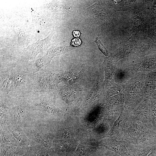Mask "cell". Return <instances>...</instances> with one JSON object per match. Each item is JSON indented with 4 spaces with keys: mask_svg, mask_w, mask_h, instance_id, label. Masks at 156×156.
Wrapping results in <instances>:
<instances>
[{
    "mask_svg": "<svg viewBox=\"0 0 156 156\" xmlns=\"http://www.w3.org/2000/svg\"><path fill=\"white\" fill-rule=\"evenodd\" d=\"M156 147V145H150L139 148L135 156H147Z\"/></svg>",
    "mask_w": 156,
    "mask_h": 156,
    "instance_id": "f1b7e54d",
    "label": "cell"
},
{
    "mask_svg": "<svg viewBox=\"0 0 156 156\" xmlns=\"http://www.w3.org/2000/svg\"><path fill=\"white\" fill-rule=\"evenodd\" d=\"M147 72L136 73L130 79L121 84L125 96L124 107L126 111L132 112L145 99L143 90Z\"/></svg>",
    "mask_w": 156,
    "mask_h": 156,
    "instance_id": "6da1fadb",
    "label": "cell"
},
{
    "mask_svg": "<svg viewBox=\"0 0 156 156\" xmlns=\"http://www.w3.org/2000/svg\"><path fill=\"white\" fill-rule=\"evenodd\" d=\"M65 154L66 155L65 156H78L75 154H73L71 153H67Z\"/></svg>",
    "mask_w": 156,
    "mask_h": 156,
    "instance_id": "8d00e7d4",
    "label": "cell"
},
{
    "mask_svg": "<svg viewBox=\"0 0 156 156\" xmlns=\"http://www.w3.org/2000/svg\"><path fill=\"white\" fill-rule=\"evenodd\" d=\"M133 56L134 60L126 67L132 73L149 72L156 70V53L140 58Z\"/></svg>",
    "mask_w": 156,
    "mask_h": 156,
    "instance_id": "8992f818",
    "label": "cell"
},
{
    "mask_svg": "<svg viewBox=\"0 0 156 156\" xmlns=\"http://www.w3.org/2000/svg\"><path fill=\"white\" fill-rule=\"evenodd\" d=\"M132 10L133 23L130 32L133 37L140 36L147 29L148 22L147 15L142 7L136 4V2Z\"/></svg>",
    "mask_w": 156,
    "mask_h": 156,
    "instance_id": "5b68a950",
    "label": "cell"
},
{
    "mask_svg": "<svg viewBox=\"0 0 156 156\" xmlns=\"http://www.w3.org/2000/svg\"><path fill=\"white\" fill-rule=\"evenodd\" d=\"M135 117L144 125L151 129H154L151 119L150 99H145L132 111Z\"/></svg>",
    "mask_w": 156,
    "mask_h": 156,
    "instance_id": "9c48e42d",
    "label": "cell"
},
{
    "mask_svg": "<svg viewBox=\"0 0 156 156\" xmlns=\"http://www.w3.org/2000/svg\"><path fill=\"white\" fill-rule=\"evenodd\" d=\"M10 108L3 102L0 103V119H4L8 116Z\"/></svg>",
    "mask_w": 156,
    "mask_h": 156,
    "instance_id": "1f68e13d",
    "label": "cell"
},
{
    "mask_svg": "<svg viewBox=\"0 0 156 156\" xmlns=\"http://www.w3.org/2000/svg\"><path fill=\"white\" fill-rule=\"evenodd\" d=\"M31 86L34 92L39 94H45L49 91L45 73L41 71L33 74L31 78Z\"/></svg>",
    "mask_w": 156,
    "mask_h": 156,
    "instance_id": "4fadbf2b",
    "label": "cell"
},
{
    "mask_svg": "<svg viewBox=\"0 0 156 156\" xmlns=\"http://www.w3.org/2000/svg\"><path fill=\"white\" fill-rule=\"evenodd\" d=\"M32 148L34 156H57L51 148H48L40 145Z\"/></svg>",
    "mask_w": 156,
    "mask_h": 156,
    "instance_id": "603a6c76",
    "label": "cell"
},
{
    "mask_svg": "<svg viewBox=\"0 0 156 156\" xmlns=\"http://www.w3.org/2000/svg\"><path fill=\"white\" fill-rule=\"evenodd\" d=\"M150 1L151 4L147 15L148 25L156 24V0Z\"/></svg>",
    "mask_w": 156,
    "mask_h": 156,
    "instance_id": "4316f807",
    "label": "cell"
},
{
    "mask_svg": "<svg viewBox=\"0 0 156 156\" xmlns=\"http://www.w3.org/2000/svg\"><path fill=\"white\" fill-rule=\"evenodd\" d=\"M156 53V44L143 35L135 40V52L133 55L138 58Z\"/></svg>",
    "mask_w": 156,
    "mask_h": 156,
    "instance_id": "ba28073f",
    "label": "cell"
},
{
    "mask_svg": "<svg viewBox=\"0 0 156 156\" xmlns=\"http://www.w3.org/2000/svg\"><path fill=\"white\" fill-rule=\"evenodd\" d=\"M1 125V144L19 145L7 127H6L5 124L2 123Z\"/></svg>",
    "mask_w": 156,
    "mask_h": 156,
    "instance_id": "ffe728a7",
    "label": "cell"
},
{
    "mask_svg": "<svg viewBox=\"0 0 156 156\" xmlns=\"http://www.w3.org/2000/svg\"><path fill=\"white\" fill-rule=\"evenodd\" d=\"M151 119L154 129L156 131V96L150 99Z\"/></svg>",
    "mask_w": 156,
    "mask_h": 156,
    "instance_id": "83f0119b",
    "label": "cell"
},
{
    "mask_svg": "<svg viewBox=\"0 0 156 156\" xmlns=\"http://www.w3.org/2000/svg\"><path fill=\"white\" fill-rule=\"evenodd\" d=\"M40 95V97L35 105L36 108L38 110L45 114L50 115L59 116L63 114V112L56 107L45 97V94Z\"/></svg>",
    "mask_w": 156,
    "mask_h": 156,
    "instance_id": "8fae6325",
    "label": "cell"
},
{
    "mask_svg": "<svg viewBox=\"0 0 156 156\" xmlns=\"http://www.w3.org/2000/svg\"><path fill=\"white\" fill-rule=\"evenodd\" d=\"M107 87L106 95L108 96L116 95L122 92V87L120 84H119L111 81L106 84Z\"/></svg>",
    "mask_w": 156,
    "mask_h": 156,
    "instance_id": "cb8c5ba5",
    "label": "cell"
},
{
    "mask_svg": "<svg viewBox=\"0 0 156 156\" xmlns=\"http://www.w3.org/2000/svg\"><path fill=\"white\" fill-rule=\"evenodd\" d=\"M116 65L110 61L105 60V77L106 84L111 81L114 75Z\"/></svg>",
    "mask_w": 156,
    "mask_h": 156,
    "instance_id": "d4e9b609",
    "label": "cell"
},
{
    "mask_svg": "<svg viewBox=\"0 0 156 156\" xmlns=\"http://www.w3.org/2000/svg\"><path fill=\"white\" fill-rule=\"evenodd\" d=\"M135 40H130L123 44L112 52H110L109 56L105 58L115 65L121 59L134 54L135 52Z\"/></svg>",
    "mask_w": 156,
    "mask_h": 156,
    "instance_id": "52a82bcc",
    "label": "cell"
},
{
    "mask_svg": "<svg viewBox=\"0 0 156 156\" xmlns=\"http://www.w3.org/2000/svg\"><path fill=\"white\" fill-rule=\"evenodd\" d=\"M142 35L149 38L156 44V24L147 29Z\"/></svg>",
    "mask_w": 156,
    "mask_h": 156,
    "instance_id": "4dcf8cb0",
    "label": "cell"
},
{
    "mask_svg": "<svg viewBox=\"0 0 156 156\" xmlns=\"http://www.w3.org/2000/svg\"><path fill=\"white\" fill-rule=\"evenodd\" d=\"M52 58L47 55L34 60L29 65V72L32 74L44 71L50 64Z\"/></svg>",
    "mask_w": 156,
    "mask_h": 156,
    "instance_id": "e0dca14e",
    "label": "cell"
},
{
    "mask_svg": "<svg viewBox=\"0 0 156 156\" xmlns=\"http://www.w3.org/2000/svg\"><path fill=\"white\" fill-rule=\"evenodd\" d=\"M130 112L126 111L123 107L118 118L114 121L110 129L103 138L111 137L117 139Z\"/></svg>",
    "mask_w": 156,
    "mask_h": 156,
    "instance_id": "9a60e30c",
    "label": "cell"
},
{
    "mask_svg": "<svg viewBox=\"0 0 156 156\" xmlns=\"http://www.w3.org/2000/svg\"><path fill=\"white\" fill-rule=\"evenodd\" d=\"M99 143L102 146L121 156H135L139 148L127 142L111 137L105 138Z\"/></svg>",
    "mask_w": 156,
    "mask_h": 156,
    "instance_id": "277c9868",
    "label": "cell"
},
{
    "mask_svg": "<svg viewBox=\"0 0 156 156\" xmlns=\"http://www.w3.org/2000/svg\"><path fill=\"white\" fill-rule=\"evenodd\" d=\"M143 94L145 99L156 96V71L148 72L143 88Z\"/></svg>",
    "mask_w": 156,
    "mask_h": 156,
    "instance_id": "5bb4252c",
    "label": "cell"
},
{
    "mask_svg": "<svg viewBox=\"0 0 156 156\" xmlns=\"http://www.w3.org/2000/svg\"><path fill=\"white\" fill-rule=\"evenodd\" d=\"M149 129L138 120L132 112H130L117 139L125 141L138 148L141 138Z\"/></svg>",
    "mask_w": 156,
    "mask_h": 156,
    "instance_id": "7a4b0ae2",
    "label": "cell"
},
{
    "mask_svg": "<svg viewBox=\"0 0 156 156\" xmlns=\"http://www.w3.org/2000/svg\"><path fill=\"white\" fill-rule=\"evenodd\" d=\"M27 75V73L16 71L1 73V92L8 94L20 90L28 79Z\"/></svg>",
    "mask_w": 156,
    "mask_h": 156,
    "instance_id": "3957f363",
    "label": "cell"
},
{
    "mask_svg": "<svg viewBox=\"0 0 156 156\" xmlns=\"http://www.w3.org/2000/svg\"><path fill=\"white\" fill-rule=\"evenodd\" d=\"M27 108V105L24 103L10 108L8 116L17 125H20L26 114Z\"/></svg>",
    "mask_w": 156,
    "mask_h": 156,
    "instance_id": "ac0fdd59",
    "label": "cell"
},
{
    "mask_svg": "<svg viewBox=\"0 0 156 156\" xmlns=\"http://www.w3.org/2000/svg\"><path fill=\"white\" fill-rule=\"evenodd\" d=\"M27 153H26L25 154H24V155L21 156H29L28 155H27Z\"/></svg>",
    "mask_w": 156,
    "mask_h": 156,
    "instance_id": "74e56055",
    "label": "cell"
},
{
    "mask_svg": "<svg viewBox=\"0 0 156 156\" xmlns=\"http://www.w3.org/2000/svg\"><path fill=\"white\" fill-rule=\"evenodd\" d=\"M72 34L74 36L77 38L79 37L81 34L79 31L78 30H74L73 31Z\"/></svg>",
    "mask_w": 156,
    "mask_h": 156,
    "instance_id": "e575fe53",
    "label": "cell"
},
{
    "mask_svg": "<svg viewBox=\"0 0 156 156\" xmlns=\"http://www.w3.org/2000/svg\"><path fill=\"white\" fill-rule=\"evenodd\" d=\"M97 150L96 147L79 144L76 152L79 156H91Z\"/></svg>",
    "mask_w": 156,
    "mask_h": 156,
    "instance_id": "484cf974",
    "label": "cell"
},
{
    "mask_svg": "<svg viewBox=\"0 0 156 156\" xmlns=\"http://www.w3.org/2000/svg\"><path fill=\"white\" fill-rule=\"evenodd\" d=\"M147 156H156V147L151 151Z\"/></svg>",
    "mask_w": 156,
    "mask_h": 156,
    "instance_id": "d590c367",
    "label": "cell"
},
{
    "mask_svg": "<svg viewBox=\"0 0 156 156\" xmlns=\"http://www.w3.org/2000/svg\"><path fill=\"white\" fill-rule=\"evenodd\" d=\"M81 44V40L78 38H76L72 40L70 44L73 47H77L80 45Z\"/></svg>",
    "mask_w": 156,
    "mask_h": 156,
    "instance_id": "836d02e7",
    "label": "cell"
},
{
    "mask_svg": "<svg viewBox=\"0 0 156 156\" xmlns=\"http://www.w3.org/2000/svg\"><path fill=\"white\" fill-rule=\"evenodd\" d=\"M29 132L34 140L40 145L51 148L52 137L45 129L40 127L33 128L30 129Z\"/></svg>",
    "mask_w": 156,
    "mask_h": 156,
    "instance_id": "7c38bea8",
    "label": "cell"
},
{
    "mask_svg": "<svg viewBox=\"0 0 156 156\" xmlns=\"http://www.w3.org/2000/svg\"><path fill=\"white\" fill-rule=\"evenodd\" d=\"M70 45L67 46L64 42L58 43L56 45L51 47L48 50L46 54L52 58L59 55L64 54L70 51L77 48Z\"/></svg>",
    "mask_w": 156,
    "mask_h": 156,
    "instance_id": "44dd1931",
    "label": "cell"
},
{
    "mask_svg": "<svg viewBox=\"0 0 156 156\" xmlns=\"http://www.w3.org/2000/svg\"><path fill=\"white\" fill-rule=\"evenodd\" d=\"M99 49L106 57H108L110 54L109 52L103 44L99 37H96L94 40Z\"/></svg>",
    "mask_w": 156,
    "mask_h": 156,
    "instance_id": "d6a6232c",
    "label": "cell"
},
{
    "mask_svg": "<svg viewBox=\"0 0 156 156\" xmlns=\"http://www.w3.org/2000/svg\"><path fill=\"white\" fill-rule=\"evenodd\" d=\"M91 156H121L118 154L105 148L99 149Z\"/></svg>",
    "mask_w": 156,
    "mask_h": 156,
    "instance_id": "f546056e",
    "label": "cell"
},
{
    "mask_svg": "<svg viewBox=\"0 0 156 156\" xmlns=\"http://www.w3.org/2000/svg\"><path fill=\"white\" fill-rule=\"evenodd\" d=\"M113 12L120 11L132 10L136 0L111 1Z\"/></svg>",
    "mask_w": 156,
    "mask_h": 156,
    "instance_id": "7402d4cb",
    "label": "cell"
},
{
    "mask_svg": "<svg viewBox=\"0 0 156 156\" xmlns=\"http://www.w3.org/2000/svg\"><path fill=\"white\" fill-rule=\"evenodd\" d=\"M25 148L19 145L1 144L0 156H21L26 153Z\"/></svg>",
    "mask_w": 156,
    "mask_h": 156,
    "instance_id": "d6986e66",
    "label": "cell"
},
{
    "mask_svg": "<svg viewBox=\"0 0 156 156\" xmlns=\"http://www.w3.org/2000/svg\"><path fill=\"white\" fill-rule=\"evenodd\" d=\"M54 34L52 31L50 34L43 39L38 40L29 46L27 48L28 60H32L40 53L47 50L51 45V40Z\"/></svg>",
    "mask_w": 156,
    "mask_h": 156,
    "instance_id": "30bf717a",
    "label": "cell"
},
{
    "mask_svg": "<svg viewBox=\"0 0 156 156\" xmlns=\"http://www.w3.org/2000/svg\"><path fill=\"white\" fill-rule=\"evenodd\" d=\"M7 127L19 146L25 148L33 146L31 141L26 136L21 129L17 125H9Z\"/></svg>",
    "mask_w": 156,
    "mask_h": 156,
    "instance_id": "2e32d148",
    "label": "cell"
}]
</instances>
